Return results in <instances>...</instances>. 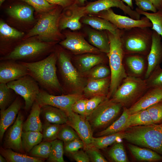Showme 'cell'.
I'll list each match as a JSON object with an SVG mask.
<instances>
[{
  "mask_svg": "<svg viewBox=\"0 0 162 162\" xmlns=\"http://www.w3.org/2000/svg\"><path fill=\"white\" fill-rule=\"evenodd\" d=\"M57 52L56 50L44 58L35 62H20L26 67L28 74L38 83L40 88L49 94H64L57 74Z\"/></svg>",
  "mask_w": 162,
  "mask_h": 162,
  "instance_id": "obj_1",
  "label": "cell"
},
{
  "mask_svg": "<svg viewBox=\"0 0 162 162\" xmlns=\"http://www.w3.org/2000/svg\"><path fill=\"white\" fill-rule=\"evenodd\" d=\"M122 139L150 149L162 156V122L129 127L122 131Z\"/></svg>",
  "mask_w": 162,
  "mask_h": 162,
  "instance_id": "obj_2",
  "label": "cell"
},
{
  "mask_svg": "<svg viewBox=\"0 0 162 162\" xmlns=\"http://www.w3.org/2000/svg\"><path fill=\"white\" fill-rule=\"evenodd\" d=\"M106 32L110 44V51L106 55L111 72L110 84L107 97L109 98L128 75L123 63L124 54L121 41L120 29L117 28L115 33L108 31Z\"/></svg>",
  "mask_w": 162,
  "mask_h": 162,
  "instance_id": "obj_3",
  "label": "cell"
},
{
  "mask_svg": "<svg viewBox=\"0 0 162 162\" xmlns=\"http://www.w3.org/2000/svg\"><path fill=\"white\" fill-rule=\"evenodd\" d=\"M57 52V63L62 81L64 94H83L87 81L74 66L70 56L61 48L56 49Z\"/></svg>",
  "mask_w": 162,
  "mask_h": 162,
  "instance_id": "obj_4",
  "label": "cell"
},
{
  "mask_svg": "<svg viewBox=\"0 0 162 162\" xmlns=\"http://www.w3.org/2000/svg\"><path fill=\"white\" fill-rule=\"evenodd\" d=\"M55 43L39 40H27L19 44L8 54L1 57L0 60H10L26 63L38 61L55 50Z\"/></svg>",
  "mask_w": 162,
  "mask_h": 162,
  "instance_id": "obj_5",
  "label": "cell"
},
{
  "mask_svg": "<svg viewBox=\"0 0 162 162\" xmlns=\"http://www.w3.org/2000/svg\"><path fill=\"white\" fill-rule=\"evenodd\" d=\"M62 8L57 5L52 10L43 14L35 25L22 39L34 36H37L40 40L47 42L56 43L63 39L65 36L61 33L59 26Z\"/></svg>",
  "mask_w": 162,
  "mask_h": 162,
  "instance_id": "obj_6",
  "label": "cell"
},
{
  "mask_svg": "<svg viewBox=\"0 0 162 162\" xmlns=\"http://www.w3.org/2000/svg\"><path fill=\"white\" fill-rule=\"evenodd\" d=\"M120 31L124 54H138L147 56L152 42L153 30L150 28L135 27Z\"/></svg>",
  "mask_w": 162,
  "mask_h": 162,
  "instance_id": "obj_7",
  "label": "cell"
},
{
  "mask_svg": "<svg viewBox=\"0 0 162 162\" xmlns=\"http://www.w3.org/2000/svg\"><path fill=\"white\" fill-rule=\"evenodd\" d=\"M145 79L130 76L124 79L111 99L123 107L130 106L148 90Z\"/></svg>",
  "mask_w": 162,
  "mask_h": 162,
  "instance_id": "obj_8",
  "label": "cell"
},
{
  "mask_svg": "<svg viewBox=\"0 0 162 162\" xmlns=\"http://www.w3.org/2000/svg\"><path fill=\"white\" fill-rule=\"evenodd\" d=\"M112 7L118 8L125 14L135 20H140V15L136 10L124 4L121 0H98L88 3L85 6H79L74 4L66 9L70 14L81 18L88 15L97 14Z\"/></svg>",
  "mask_w": 162,
  "mask_h": 162,
  "instance_id": "obj_9",
  "label": "cell"
},
{
  "mask_svg": "<svg viewBox=\"0 0 162 162\" xmlns=\"http://www.w3.org/2000/svg\"><path fill=\"white\" fill-rule=\"evenodd\" d=\"M123 107L121 104L107 98L86 118L92 130L102 128L114 119Z\"/></svg>",
  "mask_w": 162,
  "mask_h": 162,
  "instance_id": "obj_10",
  "label": "cell"
},
{
  "mask_svg": "<svg viewBox=\"0 0 162 162\" xmlns=\"http://www.w3.org/2000/svg\"><path fill=\"white\" fill-rule=\"evenodd\" d=\"M7 84L23 98L25 110L28 111L31 109L40 89L37 82L32 76L27 74Z\"/></svg>",
  "mask_w": 162,
  "mask_h": 162,
  "instance_id": "obj_11",
  "label": "cell"
},
{
  "mask_svg": "<svg viewBox=\"0 0 162 162\" xmlns=\"http://www.w3.org/2000/svg\"><path fill=\"white\" fill-rule=\"evenodd\" d=\"M86 98L83 94H68L56 95L50 94L40 88L36 100L42 106L50 105L60 109L67 114L72 111L73 104L81 99Z\"/></svg>",
  "mask_w": 162,
  "mask_h": 162,
  "instance_id": "obj_12",
  "label": "cell"
},
{
  "mask_svg": "<svg viewBox=\"0 0 162 162\" xmlns=\"http://www.w3.org/2000/svg\"><path fill=\"white\" fill-rule=\"evenodd\" d=\"M105 19L120 29H129L135 27H148L152 28V24L146 16L140 20H135L130 17L116 14L110 8L92 15Z\"/></svg>",
  "mask_w": 162,
  "mask_h": 162,
  "instance_id": "obj_13",
  "label": "cell"
},
{
  "mask_svg": "<svg viewBox=\"0 0 162 162\" xmlns=\"http://www.w3.org/2000/svg\"><path fill=\"white\" fill-rule=\"evenodd\" d=\"M64 35L65 38L59 42V44L73 53L99 54L103 53L89 43L80 33L69 31L65 33Z\"/></svg>",
  "mask_w": 162,
  "mask_h": 162,
  "instance_id": "obj_14",
  "label": "cell"
},
{
  "mask_svg": "<svg viewBox=\"0 0 162 162\" xmlns=\"http://www.w3.org/2000/svg\"><path fill=\"white\" fill-rule=\"evenodd\" d=\"M23 120V116L20 111L14 123L9 128L5 136L3 148L26 154L22 138Z\"/></svg>",
  "mask_w": 162,
  "mask_h": 162,
  "instance_id": "obj_15",
  "label": "cell"
},
{
  "mask_svg": "<svg viewBox=\"0 0 162 162\" xmlns=\"http://www.w3.org/2000/svg\"><path fill=\"white\" fill-rule=\"evenodd\" d=\"M67 114L68 120L67 124L75 130L84 142L85 145L84 149L91 143L94 138L91 126L86 117L73 111Z\"/></svg>",
  "mask_w": 162,
  "mask_h": 162,
  "instance_id": "obj_16",
  "label": "cell"
},
{
  "mask_svg": "<svg viewBox=\"0 0 162 162\" xmlns=\"http://www.w3.org/2000/svg\"><path fill=\"white\" fill-rule=\"evenodd\" d=\"M28 74L26 66L16 61L0 60V83L7 84Z\"/></svg>",
  "mask_w": 162,
  "mask_h": 162,
  "instance_id": "obj_17",
  "label": "cell"
},
{
  "mask_svg": "<svg viewBox=\"0 0 162 162\" xmlns=\"http://www.w3.org/2000/svg\"><path fill=\"white\" fill-rule=\"evenodd\" d=\"M147 56L138 54H124L123 63L128 76L141 78L146 73Z\"/></svg>",
  "mask_w": 162,
  "mask_h": 162,
  "instance_id": "obj_18",
  "label": "cell"
},
{
  "mask_svg": "<svg viewBox=\"0 0 162 162\" xmlns=\"http://www.w3.org/2000/svg\"><path fill=\"white\" fill-rule=\"evenodd\" d=\"M147 67L144 76L148 78L154 70L162 62V38L161 36L153 30L152 44L147 56Z\"/></svg>",
  "mask_w": 162,
  "mask_h": 162,
  "instance_id": "obj_19",
  "label": "cell"
},
{
  "mask_svg": "<svg viewBox=\"0 0 162 162\" xmlns=\"http://www.w3.org/2000/svg\"><path fill=\"white\" fill-rule=\"evenodd\" d=\"M18 95L11 104L4 110H0V140L2 141L5 131L14 122L20 109L24 107L22 99Z\"/></svg>",
  "mask_w": 162,
  "mask_h": 162,
  "instance_id": "obj_20",
  "label": "cell"
},
{
  "mask_svg": "<svg viewBox=\"0 0 162 162\" xmlns=\"http://www.w3.org/2000/svg\"><path fill=\"white\" fill-rule=\"evenodd\" d=\"M162 100V88H149L135 103L128 108L130 115L149 107Z\"/></svg>",
  "mask_w": 162,
  "mask_h": 162,
  "instance_id": "obj_21",
  "label": "cell"
},
{
  "mask_svg": "<svg viewBox=\"0 0 162 162\" xmlns=\"http://www.w3.org/2000/svg\"><path fill=\"white\" fill-rule=\"evenodd\" d=\"M111 82V76L99 80L88 79L84 88L83 94L85 98L100 95L107 97Z\"/></svg>",
  "mask_w": 162,
  "mask_h": 162,
  "instance_id": "obj_22",
  "label": "cell"
},
{
  "mask_svg": "<svg viewBox=\"0 0 162 162\" xmlns=\"http://www.w3.org/2000/svg\"><path fill=\"white\" fill-rule=\"evenodd\" d=\"M103 53H86L79 56L76 61L78 71L81 74H83L95 66L103 63L107 57Z\"/></svg>",
  "mask_w": 162,
  "mask_h": 162,
  "instance_id": "obj_23",
  "label": "cell"
},
{
  "mask_svg": "<svg viewBox=\"0 0 162 162\" xmlns=\"http://www.w3.org/2000/svg\"><path fill=\"white\" fill-rule=\"evenodd\" d=\"M40 115L45 122L64 124H67L68 122V115L65 111L50 105L41 106Z\"/></svg>",
  "mask_w": 162,
  "mask_h": 162,
  "instance_id": "obj_24",
  "label": "cell"
},
{
  "mask_svg": "<svg viewBox=\"0 0 162 162\" xmlns=\"http://www.w3.org/2000/svg\"><path fill=\"white\" fill-rule=\"evenodd\" d=\"M88 40L91 45L101 52L107 54L110 50V44L106 30L99 31L92 29L86 31Z\"/></svg>",
  "mask_w": 162,
  "mask_h": 162,
  "instance_id": "obj_25",
  "label": "cell"
},
{
  "mask_svg": "<svg viewBox=\"0 0 162 162\" xmlns=\"http://www.w3.org/2000/svg\"><path fill=\"white\" fill-rule=\"evenodd\" d=\"M41 107L38 103L35 100L31 108L30 114L23 123V131H33L42 132L43 125L40 118Z\"/></svg>",
  "mask_w": 162,
  "mask_h": 162,
  "instance_id": "obj_26",
  "label": "cell"
},
{
  "mask_svg": "<svg viewBox=\"0 0 162 162\" xmlns=\"http://www.w3.org/2000/svg\"><path fill=\"white\" fill-rule=\"evenodd\" d=\"M128 147L137 160L148 162L162 160V156L150 149L142 148L130 143L128 144Z\"/></svg>",
  "mask_w": 162,
  "mask_h": 162,
  "instance_id": "obj_27",
  "label": "cell"
},
{
  "mask_svg": "<svg viewBox=\"0 0 162 162\" xmlns=\"http://www.w3.org/2000/svg\"><path fill=\"white\" fill-rule=\"evenodd\" d=\"M34 8L32 6L24 4L13 6L6 10L7 14L14 18L25 22H30L34 19Z\"/></svg>",
  "mask_w": 162,
  "mask_h": 162,
  "instance_id": "obj_28",
  "label": "cell"
},
{
  "mask_svg": "<svg viewBox=\"0 0 162 162\" xmlns=\"http://www.w3.org/2000/svg\"><path fill=\"white\" fill-rule=\"evenodd\" d=\"M82 22L99 31L106 30L115 33L118 28L109 21L103 18L91 15L83 17Z\"/></svg>",
  "mask_w": 162,
  "mask_h": 162,
  "instance_id": "obj_29",
  "label": "cell"
},
{
  "mask_svg": "<svg viewBox=\"0 0 162 162\" xmlns=\"http://www.w3.org/2000/svg\"><path fill=\"white\" fill-rule=\"evenodd\" d=\"M0 153L8 162H43L45 159L32 157L15 152L11 149L1 147Z\"/></svg>",
  "mask_w": 162,
  "mask_h": 162,
  "instance_id": "obj_30",
  "label": "cell"
},
{
  "mask_svg": "<svg viewBox=\"0 0 162 162\" xmlns=\"http://www.w3.org/2000/svg\"><path fill=\"white\" fill-rule=\"evenodd\" d=\"M129 114L128 108L124 107L122 113L117 120L106 129L96 134V136L99 137L114 134L122 131L126 128V125Z\"/></svg>",
  "mask_w": 162,
  "mask_h": 162,
  "instance_id": "obj_31",
  "label": "cell"
},
{
  "mask_svg": "<svg viewBox=\"0 0 162 162\" xmlns=\"http://www.w3.org/2000/svg\"><path fill=\"white\" fill-rule=\"evenodd\" d=\"M121 139H122V131L107 135L94 137L91 143L84 149L88 148L104 149Z\"/></svg>",
  "mask_w": 162,
  "mask_h": 162,
  "instance_id": "obj_32",
  "label": "cell"
},
{
  "mask_svg": "<svg viewBox=\"0 0 162 162\" xmlns=\"http://www.w3.org/2000/svg\"><path fill=\"white\" fill-rule=\"evenodd\" d=\"M42 132L33 131H22V142L24 150L26 153H28L35 146L43 140Z\"/></svg>",
  "mask_w": 162,
  "mask_h": 162,
  "instance_id": "obj_33",
  "label": "cell"
},
{
  "mask_svg": "<svg viewBox=\"0 0 162 162\" xmlns=\"http://www.w3.org/2000/svg\"><path fill=\"white\" fill-rule=\"evenodd\" d=\"M153 124L154 123L146 109L130 115L127 121L125 129L132 126Z\"/></svg>",
  "mask_w": 162,
  "mask_h": 162,
  "instance_id": "obj_34",
  "label": "cell"
},
{
  "mask_svg": "<svg viewBox=\"0 0 162 162\" xmlns=\"http://www.w3.org/2000/svg\"><path fill=\"white\" fill-rule=\"evenodd\" d=\"M17 94L7 84L0 83V109L4 110L9 106L17 97Z\"/></svg>",
  "mask_w": 162,
  "mask_h": 162,
  "instance_id": "obj_35",
  "label": "cell"
},
{
  "mask_svg": "<svg viewBox=\"0 0 162 162\" xmlns=\"http://www.w3.org/2000/svg\"><path fill=\"white\" fill-rule=\"evenodd\" d=\"M136 11L140 15L145 16L151 21L152 24L151 29L160 34L162 38V10H158L156 12L148 13L143 11L138 8Z\"/></svg>",
  "mask_w": 162,
  "mask_h": 162,
  "instance_id": "obj_36",
  "label": "cell"
},
{
  "mask_svg": "<svg viewBox=\"0 0 162 162\" xmlns=\"http://www.w3.org/2000/svg\"><path fill=\"white\" fill-rule=\"evenodd\" d=\"M82 74L88 80H99L111 76V72L110 68L101 63Z\"/></svg>",
  "mask_w": 162,
  "mask_h": 162,
  "instance_id": "obj_37",
  "label": "cell"
},
{
  "mask_svg": "<svg viewBox=\"0 0 162 162\" xmlns=\"http://www.w3.org/2000/svg\"><path fill=\"white\" fill-rule=\"evenodd\" d=\"M51 145L47 161L49 162H64V142L57 139L51 142Z\"/></svg>",
  "mask_w": 162,
  "mask_h": 162,
  "instance_id": "obj_38",
  "label": "cell"
},
{
  "mask_svg": "<svg viewBox=\"0 0 162 162\" xmlns=\"http://www.w3.org/2000/svg\"><path fill=\"white\" fill-rule=\"evenodd\" d=\"M81 18L69 14L68 15L62 14L59 21V28L60 30L68 28L73 31L80 29L81 24L80 22Z\"/></svg>",
  "mask_w": 162,
  "mask_h": 162,
  "instance_id": "obj_39",
  "label": "cell"
},
{
  "mask_svg": "<svg viewBox=\"0 0 162 162\" xmlns=\"http://www.w3.org/2000/svg\"><path fill=\"white\" fill-rule=\"evenodd\" d=\"M66 124H58L45 122L43 125V141L51 142L57 139L60 130Z\"/></svg>",
  "mask_w": 162,
  "mask_h": 162,
  "instance_id": "obj_40",
  "label": "cell"
},
{
  "mask_svg": "<svg viewBox=\"0 0 162 162\" xmlns=\"http://www.w3.org/2000/svg\"><path fill=\"white\" fill-rule=\"evenodd\" d=\"M51 143L48 141H43L35 146L28 153L29 155L32 157L47 159L50 152Z\"/></svg>",
  "mask_w": 162,
  "mask_h": 162,
  "instance_id": "obj_41",
  "label": "cell"
},
{
  "mask_svg": "<svg viewBox=\"0 0 162 162\" xmlns=\"http://www.w3.org/2000/svg\"><path fill=\"white\" fill-rule=\"evenodd\" d=\"M108 154L115 162L129 161L123 144L121 142H118L115 144L109 151Z\"/></svg>",
  "mask_w": 162,
  "mask_h": 162,
  "instance_id": "obj_42",
  "label": "cell"
},
{
  "mask_svg": "<svg viewBox=\"0 0 162 162\" xmlns=\"http://www.w3.org/2000/svg\"><path fill=\"white\" fill-rule=\"evenodd\" d=\"M32 7L37 12L44 14L56 8L58 5L51 4L46 0H20Z\"/></svg>",
  "mask_w": 162,
  "mask_h": 162,
  "instance_id": "obj_43",
  "label": "cell"
},
{
  "mask_svg": "<svg viewBox=\"0 0 162 162\" xmlns=\"http://www.w3.org/2000/svg\"><path fill=\"white\" fill-rule=\"evenodd\" d=\"M0 33L1 35L5 38L18 39L24 35V33L10 27L3 21L0 22Z\"/></svg>",
  "mask_w": 162,
  "mask_h": 162,
  "instance_id": "obj_44",
  "label": "cell"
},
{
  "mask_svg": "<svg viewBox=\"0 0 162 162\" xmlns=\"http://www.w3.org/2000/svg\"><path fill=\"white\" fill-rule=\"evenodd\" d=\"M145 80L148 88H162V69L160 66L157 67L148 78Z\"/></svg>",
  "mask_w": 162,
  "mask_h": 162,
  "instance_id": "obj_45",
  "label": "cell"
},
{
  "mask_svg": "<svg viewBox=\"0 0 162 162\" xmlns=\"http://www.w3.org/2000/svg\"><path fill=\"white\" fill-rule=\"evenodd\" d=\"M57 139L67 142L77 139H80L75 130L70 126L66 124L60 130Z\"/></svg>",
  "mask_w": 162,
  "mask_h": 162,
  "instance_id": "obj_46",
  "label": "cell"
},
{
  "mask_svg": "<svg viewBox=\"0 0 162 162\" xmlns=\"http://www.w3.org/2000/svg\"><path fill=\"white\" fill-rule=\"evenodd\" d=\"M154 124L162 122V102L161 101L149 107L146 109Z\"/></svg>",
  "mask_w": 162,
  "mask_h": 162,
  "instance_id": "obj_47",
  "label": "cell"
},
{
  "mask_svg": "<svg viewBox=\"0 0 162 162\" xmlns=\"http://www.w3.org/2000/svg\"><path fill=\"white\" fill-rule=\"evenodd\" d=\"M107 98L106 96L97 95L88 99L86 104V117L88 116L102 102Z\"/></svg>",
  "mask_w": 162,
  "mask_h": 162,
  "instance_id": "obj_48",
  "label": "cell"
},
{
  "mask_svg": "<svg viewBox=\"0 0 162 162\" xmlns=\"http://www.w3.org/2000/svg\"><path fill=\"white\" fill-rule=\"evenodd\" d=\"M64 150L67 153L71 154L84 148V144L80 139H77L68 142L64 143Z\"/></svg>",
  "mask_w": 162,
  "mask_h": 162,
  "instance_id": "obj_49",
  "label": "cell"
},
{
  "mask_svg": "<svg viewBox=\"0 0 162 162\" xmlns=\"http://www.w3.org/2000/svg\"><path fill=\"white\" fill-rule=\"evenodd\" d=\"M88 99L83 98L76 101L72 106V111L82 116L86 117V104Z\"/></svg>",
  "mask_w": 162,
  "mask_h": 162,
  "instance_id": "obj_50",
  "label": "cell"
},
{
  "mask_svg": "<svg viewBox=\"0 0 162 162\" xmlns=\"http://www.w3.org/2000/svg\"><path fill=\"white\" fill-rule=\"evenodd\" d=\"M84 150L88 154L90 161L93 162H108L103 155L98 151V150L88 148Z\"/></svg>",
  "mask_w": 162,
  "mask_h": 162,
  "instance_id": "obj_51",
  "label": "cell"
},
{
  "mask_svg": "<svg viewBox=\"0 0 162 162\" xmlns=\"http://www.w3.org/2000/svg\"><path fill=\"white\" fill-rule=\"evenodd\" d=\"M135 4L140 9L144 11H151L156 12L157 10L149 0H134Z\"/></svg>",
  "mask_w": 162,
  "mask_h": 162,
  "instance_id": "obj_52",
  "label": "cell"
},
{
  "mask_svg": "<svg viewBox=\"0 0 162 162\" xmlns=\"http://www.w3.org/2000/svg\"><path fill=\"white\" fill-rule=\"evenodd\" d=\"M74 159L77 162H89V157L85 151L78 150L70 154Z\"/></svg>",
  "mask_w": 162,
  "mask_h": 162,
  "instance_id": "obj_53",
  "label": "cell"
},
{
  "mask_svg": "<svg viewBox=\"0 0 162 162\" xmlns=\"http://www.w3.org/2000/svg\"><path fill=\"white\" fill-rule=\"evenodd\" d=\"M51 4L61 6L63 8L67 9L75 3V0H46Z\"/></svg>",
  "mask_w": 162,
  "mask_h": 162,
  "instance_id": "obj_54",
  "label": "cell"
},
{
  "mask_svg": "<svg viewBox=\"0 0 162 162\" xmlns=\"http://www.w3.org/2000/svg\"><path fill=\"white\" fill-rule=\"evenodd\" d=\"M153 4L157 10H162V0H149Z\"/></svg>",
  "mask_w": 162,
  "mask_h": 162,
  "instance_id": "obj_55",
  "label": "cell"
},
{
  "mask_svg": "<svg viewBox=\"0 0 162 162\" xmlns=\"http://www.w3.org/2000/svg\"><path fill=\"white\" fill-rule=\"evenodd\" d=\"M123 2L126 3L128 6L130 7L132 9H133V5L132 2V0H121Z\"/></svg>",
  "mask_w": 162,
  "mask_h": 162,
  "instance_id": "obj_56",
  "label": "cell"
},
{
  "mask_svg": "<svg viewBox=\"0 0 162 162\" xmlns=\"http://www.w3.org/2000/svg\"><path fill=\"white\" fill-rule=\"evenodd\" d=\"M87 0H75L74 4L79 6H83L85 4V2Z\"/></svg>",
  "mask_w": 162,
  "mask_h": 162,
  "instance_id": "obj_57",
  "label": "cell"
},
{
  "mask_svg": "<svg viewBox=\"0 0 162 162\" xmlns=\"http://www.w3.org/2000/svg\"><path fill=\"white\" fill-rule=\"evenodd\" d=\"M0 162H7V161L5 159V158L1 154L0 155Z\"/></svg>",
  "mask_w": 162,
  "mask_h": 162,
  "instance_id": "obj_58",
  "label": "cell"
},
{
  "mask_svg": "<svg viewBox=\"0 0 162 162\" xmlns=\"http://www.w3.org/2000/svg\"><path fill=\"white\" fill-rule=\"evenodd\" d=\"M5 0H0V4L1 5Z\"/></svg>",
  "mask_w": 162,
  "mask_h": 162,
  "instance_id": "obj_59",
  "label": "cell"
},
{
  "mask_svg": "<svg viewBox=\"0 0 162 162\" xmlns=\"http://www.w3.org/2000/svg\"><path fill=\"white\" fill-rule=\"evenodd\" d=\"M161 101V102H162V100Z\"/></svg>",
  "mask_w": 162,
  "mask_h": 162,
  "instance_id": "obj_60",
  "label": "cell"
}]
</instances>
